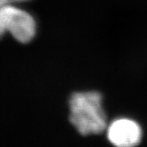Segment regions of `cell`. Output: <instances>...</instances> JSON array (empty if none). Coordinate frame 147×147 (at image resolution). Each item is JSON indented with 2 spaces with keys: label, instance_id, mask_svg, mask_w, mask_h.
<instances>
[{
  "label": "cell",
  "instance_id": "obj_1",
  "mask_svg": "<svg viewBox=\"0 0 147 147\" xmlns=\"http://www.w3.org/2000/svg\"><path fill=\"white\" fill-rule=\"evenodd\" d=\"M69 121L81 135L100 134L106 129V115L100 92H74L69 97Z\"/></svg>",
  "mask_w": 147,
  "mask_h": 147
},
{
  "label": "cell",
  "instance_id": "obj_3",
  "mask_svg": "<svg viewBox=\"0 0 147 147\" xmlns=\"http://www.w3.org/2000/svg\"><path fill=\"white\" fill-rule=\"evenodd\" d=\"M107 137L115 147H136L142 141V127L130 119H118L108 127Z\"/></svg>",
  "mask_w": 147,
  "mask_h": 147
},
{
  "label": "cell",
  "instance_id": "obj_4",
  "mask_svg": "<svg viewBox=\"0 0 147 147\" xmlns=\"http://www.w3.org/2000/svg\"><path fill=\"white\" fill-rule=\"evenodd\" d=\"M30 0H0V7L5 5H14L16 3H23Z\"/></svg>",
  "mask_w": 147,
  "mask_h": 147
},
{
  "label": "cell",
  "instance_id": "obj_5",
  "mask_svg": "<svg viewBox=\"0 0 147 147\" xmlns=\"http://www.w3.org/2000/svg\"><path fill=\"white\" fill-rule=\"evenodd\" d=\"M6 34L4 27H3V20H2V16H1V12H0V39L4 36Z\"/></svg>",
  "mask_w": 147,
  "mask_h": 147
},
{
  "label": "cell",
  "instance_id": "obj_2",
  "mask_svg": "<svg viewBox=\"0 0 147 147\" xmlns=\"http://www.w3.org/2000/svg\"><path fill=\"white\" fill-rule=\"evenodd\" d=\"M6 33H9L18 42H31L37 32L36 21L28 11L14 5L0 7Z\"/></svg>",
  "mask_w": 147,
  "mask_h": 147
}]
</instances>
